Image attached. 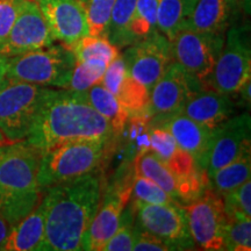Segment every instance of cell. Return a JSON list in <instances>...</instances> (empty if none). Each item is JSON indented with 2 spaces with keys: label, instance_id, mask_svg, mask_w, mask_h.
I'll return each instance as SVG.
<instances>
[{
  "label": "cell",
  "instance_id": "obj_1",
  "mask_svg": "<svg viewBox=\"0 0 251 251\" xmlns=\"http://www.w3.org/2000/svg\"><path fill=\"white\" fill-rule=\"evenodd\" d=\"M102 196L98 171L52 185L43 191L46 212L43 251L85 250L90 226Z\"/></svg>",
  "mask_w": 251,
  "mask_h": 251
},
{
  "label": "cell",
  "instance_id": "obj_2",
  "mask_svg": "<svg viewBox=\"0 0 251 251\" xmlns=\"http://www.w3.org/2000/svg\"><path fill=\"white\" fill-rule=\"evenodd\" d=\"M112 126L94 109L85 92L48 87L26 141L41 152L74 141L111 140Z\"/></svg>",
  "mask_w": 251,
  "mask_h": 251
},
{
  "label": "cell",
  "instance_id": "obj_3",
  "mask_svg": "<svg viewBox=\"0 0 251 251\" xmlns=\"http://www.w3.org/2000/svg\"><path fill=\"white\" fill-rule=\"evenodd\" d=\"M41 156L26 140L0 144V215L11 227L42 200L37 183Z\"/></svg>",
  "mask_w": 251,
  "mask_h": 251
},
{
  "label": "cell",
  "instance_id": "obj_4",
  "mask_svg": "<svg viewBox=\"0 0 251 251\" xmlns=\"http://www.w3.org/2000/svg\"><path fill=\"white\" fill-rule=\"evenodd\" d=\"M114 142L115 139L74 141L43 152L37 172L42 192L52 185L98 171Z\"/></svg>",
  "mask_w": 251,
  "mask_h": 251
},
{
  "label": "cell",
  "instance_id": "obj_5",
  "mask_svg": "<svg viewBox=\"0 0 251 251\" xmlns=\"http://www.w3.org/2000/svg\"><path fill=\"white\" fill-rule=\"evenodd\" d=\"M76 58L69 47L51 45L21 55L7 56L6 77L40 86L65 89Z\"/></svg>",
  "mask_w": 251,
  "mask_h": 251
},
{
  "label": "cell",
  "instance_id": "obj_6",
  "mask_svg": "<svg viewBox=\"0 0 251 251\" xmlns=\"http://www.w3.org/2000/svg\"><path fill=\"white\" fill-rule=\"evenodd\" d=\"M228 29L215 67L200 85L205 90L235 94L251 79L250 28L235 21Z\"/></svg>",
  "mask_w": 251,
  "mask_h": 251
},
{
  "label": "cell",
  "instance_id": "obj_7",
  "mask_svg": "<svg viewBox=\"0 0 251 251\" xmlns=\"http://www.w3.org/2000/svg\"><path fill=\"white\" fill-rule=\"evenodd\" d=\"M47 89L5 77L0 87V133L7 142L27 139Z\"/></svg>",
  "mask_w": 251,
  "mask_h": 251
},
{
  "label": "cell",
  "instance_id": "obj_8",
  "mask_svg": "<svg viewBox=\"0 0 251 251\" xmlns=\"http://www.w3.org/2000/svg\"><path fill=\"white\" fill-rule=\"evenodd\" d=\"M129 208L136 214L135 226L168 244L171 250L197 249L180 203H130Z\"/></svg>",
  "mask_w": 251,
  "mask_h": 251
},
{
  "label": "cell",
  "instance_id": "obj_9",
  "mask_svg": "<svg viewBox=\"0 0 251 251\" xmlns=\"http://www.w3.org/2000/svg\"><path fill=\"white\" fill-rule=\"evenodd\" d=\"M183 207L197 249L225 250L224 237L228 215L222 197L208 186L197 200Z\"/></svg>",
  "mask_w": 251,
  "mask_h": 251
},
{
  "label": "cell",
  "instance_id": "obj_10",
  "mask_svg": "<svg viewBox=\"0 0 251 251\" xmlns=\"http://www.w3.org/2000/svg\"><path fill=\"white\" fill-rule=\"evenodd\" d=\"M226 34L180 29L170 41L172 58L199 83L214 69L225 45Z\"/></svg>",
  "mask_w": 251,
  "mask_h": 251
},
{
  "label": "cell",
  "instance_id": "obj_11",
  "mask_svg": "<svg viewBox=\"0 0 251 251\" xmlns=\"http://www.w3.org/2000/svg\"><path fill=\"white\" fill-rule=\"evenodd\" d=\"M134 181V170H128L126 165L121 176L109 184L103 191L98 211L87 233L85 250L102 251L103 246L120 226L121 216L129 203L131 186Z\"/></svg>",
  "mask_w": 251,
  "mask_h": 251
},
{
  "label": "cell",
  "instance_id": "obj_12",
  "mask_svg": "<svg viewBox=\"0 0 251 251\" xmlns=\"http://www.w3.org/2000/svg\"><path fill=\"white\" fill-rule=\"evenodd\" d=\"M200 89L199 81L191 77L180 64L172 61L150 90L149 126L180 113L187 99Z\"/></svg>",
  "mask_w": 251,
  "mask_h": 251
},
{
  "label": "cell",
  "instance_id": "obj_13",
  "mask_svg": "<svg viewBox=\"0 0 251 251\" xmlns=\"http://www.w3.org/2000/svg\"><path fill=\"white\" fill-rule=\"evenodd\" d=\"M122 57L128 74L149 91L174 61L170 41L158 30L128 46Z\"/></svg>",
  "mask_w": 251,
  "mask_h": 251
},
{
  "label": "cell",
  "instance_id": "obj_14",
  "mask_svg": "<svg viewBox=\"0 0 251 251\" xmlns=\"http://www.w3.org/2000/svg\"><path fill=\"white\" fill-rule=\"evenodd\" d=\"M54 42V36L35 0H21L17 20L0 48V54L21 55L46 48Z\"/></svg>",
  "mask_w": 251,
  "mask_h": 251
},
{
  "label": "cell",
  "instance_id": "obj_15",
  "mask_svg": "<svg viewBox=\"0 0 251 251\" xmlns=\"http://www.w3.org/2000/svg\"><path fill=\"white\" fill-rule=\"evenodd\" d=\"M248 150H251V120L249 113L244 112L213 129L206 164L208 179Z\"/></svg>",
  "mask_w": 251,
  "mask_h": 251
},
{
  "label": "cell",
  "instance_id": "obj_16",
  "mask_svg": "<svg viewBox=\"0 0 251 251\" xmlns=\"http://www.w3.org/2000/svg\"><path fill=\"white\" fill-rule=\"evenodd\" d=\"M55 41L71 47L89 35L85 8L79 0H35Z\"/></svg>",
  "mask_w": 251,
  "mask_h": 251
},
{
  "label": "cell",
  "instance_id": "obj_17",
  "mask_svg": "<svg viewBox=\"0 0 251 251\" xmlns=\"http://www.w3.org/2000/svg\"><path fill=\"white\" fill-rule=\"evenodd\" d=\"M233 96L200 89L187 99L180 113L213 130L236 114L240 105Z\"/></svg>",
  "mask_w": 251,
  "mask_h": 251
},
{
  "label": "cell",
  "instance_id": "obj_18",
  "mask_svg": "<svg viewBox=\"0 0 251 251\" xmlns=\"http://www.w3.org/2000/svg\"><path fill=\"white\" fill-rule=\"evenodd\" d=\"M153 126H161L170 131L178 146L190 153L197 165L206 172L207 153L213 135L212 129L198 124L181 113L172 115Z\"/></svg>",
  "mask_w": 251,
  "mask_h": 251
},
{
  "label": "cell",
  "instance_id": "obj_19",
  "mask_svg": "<svg viewBox=\"0 0 251 251\" xmlns=\"http://www.w3.org/2000/svg\"><path fill=\"white\" fill-rule=\"evenodd\" d=\"M240 0H197L181 29L226 34L237 19Z\"/></svg>",
  "mask_w": 251,
  "mask_h": 251
},
{
  "label": "cell",
  "instance_id": "obj_20",
  "mask_svg": "<svg viewBox=\"0 0 251 251\" xmlns=\"http://www.w3.org/2000/svg\"><path fill=\"white\" fill-rule=\"evenodd\" d=\"M45 226L46 212L45 206L41 201L29 214L12 226L2 250H41L43 240H45Z\"/></svg>",
  "mask_w": 251,
  "mask_h": 251
},
{
  "label": "cell",
  "instance_id": "obj_21",
  "mask_svg": "<svg viewBox=\"0 0 251 251\" xmlns=\"http://www.w3.org/2000/svg\"><path fill=\"white\" fill-rule=\"evenodd\" d=\"M134 174L148 178L179 202V183L169 168L150 149L142 150L134 157Z\"/></svg>",
  "mask_w": 251,
  "mask_h": 251
},
{
  "label": "cell",
  "instance_id": "obj_22",
  "mask_svg": "<svg viewBox=\"0 0 251 251\" xmlns=\"http://www.w3.org/2000/svg\"><path fill=\"white\" fill-rule=\"evenodd\" d=\"M85 96L91 106L111 124L114 137L120 136L124 133L129 117L126 109L120 105L117 97L100 83L85 91Z\"/></svg>",
  "mask_w": 251,
  "mask_h": 251
},
{
  "label": "cell",
  "instance_id": "obj_23",
  "mask_svg": "<svg viewBox=\"0 0 251 251\" xmlns=\"http://www.w3.org/2000/svg\"><path fill=\"white\" fill-rule=\"evenodd\" d=\"M197 0H158L157 30L171 41L183 28Z\"/></svg>",
  "mask_w": 251,
  "mask_h": 251
},
{
  "label": "cell",
  "instance_id": "obj_24",
  "mask_svg": "<svg viewBox=\"0 0 251 251\" xmlns=\"http://www.w3.org/2000/svg\"><path fill=\"white\" fill-rule=\"evenodd\" d=\"M251 150L243 152L229 164L225 165L209 178V186L220 196L230 192L250 179Z\"/></svg>",
  "mask_w": 251,
  "mask_h": 251
},
{
  "label": "cell",
  "instance_id": "obj_25",
  "mask_svg": "<svg viewBox=\"0 0 251 251\" xmlns=\"http://www.w3.org/2000/svg\"><path fill=\"white\" fill-rule=\"evenodd\" d=\"M136 0H115L105 37L119 49L127 48L135 42L130 33V21Z\"/></svg>",
  "mask_w": 251,
  "mask_h": 251
},
{
  "label": "cell",
  "instance_id": "obj_26",
  "mask_svg": "<svg viewBox=\"0 0 251 251\" xmlns=\"http://www.w3.org/2000/svg\"><path fill=\"white\" fill-rule=\"evenodd\" d=\"M120 105L126 109L129 118L144 117L149 114L150 91L127 74L115 94Z\"/></svg>",
  "mask_w": 251,
  "mask_h": 251
},
{
  "label": "cell",
  "instance_id": "obj_27",
  "mask_svg": "<svg viewBox=\"0 0 251 251\" xmlns=\"http://www.w3.org/2000/svg\"><path fill=\"white\" fill-rule=\"evenodd\" d=\"M76 62L93 61L103 63L108 67L120 55L118 47L112 45L105 36L86 35L71 47Z\"/></svg>",
  "mask_w": 251,
  "mask_h": 251
},
{
  "label": "cell",
  "instance_id": "obj_28",
  "mask_svg": "<svg viewBox=\"0 0 251 251\" xmlns=\"http://www.w3.org/2000/svg\"><path fill=\"white\" fill-rule=\"evenodd\" d=\"M157 6L158 0H136L130 21V33L135 42L157 30Z\"/></svg>",
  "mask_w": 251,
  "mask_h": 251
},
{
  "label": "cell",
  "instance_id": "obj_29",
  "mask_svg": "<svg viewBox=\"0 0 251 251\" xmlns=\"http://www.w3.org/2000/svg\"><path fill=\"white\" fill-rule=\"evenodd\" d=\"M106 69L107 65L100 62H76L70 81L65 89L76 92H85L90 87L101 81Z\"/></svg>",
  "mask_w": 251,
  "mask_h": 251
},
{
  "label": "cell",
  "instance_id": "obj_30",
  "mask_svg": "<svg viewBox=\"0 0 251 251\" xmlns=\"http://www.w3.org/2000/svg\"><path fill=\"white\" fill-rule=\"evenodd\" d=\"M225 250L250 251L251 250V220L250 216L228 218L225 228Z\"/></svg>",
  "mask_w": 251,
  "mask_h": 251
},
{
  "label": "cell",
  "instance_id": "obj_31",
  "mask_svg": "<svg viewBox=\"0 0 251 251\" xmlns=\"http://www.w3.org/2000/svg\"><path fill=\"white\" fill-rule=\"evenodd\" d=\"M129 202L131 205H136V203H171L177 201L152 180L134 174Z\"/></svg>",
  "mask_w": 251,
  "mask_h": 251
},
{
  "label": "cell",
  "instance_id": "obj_32",
  "mask_svg": "<svg viewBox=\"0 0 251 251\" xmlns=\"http://www.w3.org/2000/svg\"><path fill=\"white\" fill-rule=\"evenodd\" d=\"M115 0H86L84 4L89 35L105 36Z\"/></svg>",
  "mask_w": 251,
  "mask_h": 251
},
{
  "label": "cell",
  "instance_id": "obj_33",
  "mask_svg": "<svg viewBox=\"0 0 251 251\" xmlns=\"http://www.w3.org/2000/svg\"><path fill=\"white\" fill-rule=\"evenodd\" d=\"M135 214L129 207H126L121 216L120 226L103 246V251H130L133 250Z\"/></svg>",
  "mask_w": 251,
  "mask_h": 251
},
{
  "label": "cell",
  "instance_id": "obj_34",
  "mask_svg": "<svg viewBox=\"0 0 251 251\" xmlns=\"http://www.w3.org/2000/svg\"><path fill=\"white\" fill-rule=\"evenodd\" d=\"M250 194H251V183L250 179L244 181L242 185L224 194L222 200L226 213L228 218H240V216H250Z\"/></svg>",
  "mask_w": 251,
  "mask_h": 251
},
{
  "label": "cell",
  "instance_id": "obj_35",
  "mask_svg": "<svg viewBox=\"0 0 251 251\" xmlns=\"http://www.w3.org/2000/svg\"><path fill=\"white\" fill-rule=\"evenodd\" d=\"M127 74V65H126L125 59L122 55H119L114 61H112L108 64L100 84L115 96Z\"/></svg>",
  "mask_w": 251,
  "mask_h": 251
},
{
  "label": "cell",
  "instance_id": "obj_36",
  "mask_svg": "<svg viewBox=\"0 0 251 251\" xmlns=\"http://www.w3.org/2000/svg\"><path fill=\"white\" fill-rule=\"evenodd\" d=\"M21 0H0V48L17 20Z\"/></svg>",
  "mask_w": 251,
  "mask_h": 251
},
{
  "label": "cell",
  "instance_id": "obj_37",
  "mask_svg": "<svg viewBox=\"0 0 251 251\" xmlns=\"http://www.w3.org/2000/svg\"><path fill=\"white\" fill-rule=\"evenodd\" d=\"M133 250L135 251H170V247L161 240L153 236L148 231L142 230L135 226L134 231V244Z\"/></svg>",
  "mask_w": 251,
  "mask_h": 251
},
{
  "label": "cell",
  "instance_id": "obj_38",
  "mask_svg": "<svg viewBox=\"0 0 251 251\" xmlns=\"http://www.w3.org/2000/svg\"><path fill=\"white\" fill-rule=\"evenodd\" d=\"M9 230H11V226H9L8 222L0 215V250L4 249Z\"/></svg>",
  "mask_w": 251,
  "mask_h": 251
},
{
  "label": "cell",
  "instance_id": "obj_39",
  "mask_svg": "<svg viewBox=\"0 0 251 251\" xmlns=\"http://www.w3.org/2000/svg\"><path fill=\"white\" fill-rule=\"evenodd\" d=\"M6 58H7V56L0 54V87H1L2 81L6 77Z\"/></svg>",
  "mask_w": 251,
  "mask_h": 251
},
{
  "label": "cell",
  "instance_id": "obj_40",
  "mask_svg": "<svg viewBox=\"0 0 251 251\" xmlns=\"http://www.w3.org/2000/svg\"><path fill=\"white\" fill-rule=\"evenodd\" d=\"M5 142H7V141H6V139L4 137V135L0 133V144H2V143H5Z\"/></svg>",
  "mask_w": 251,
  "mask_h": 251
}]
</instances>
